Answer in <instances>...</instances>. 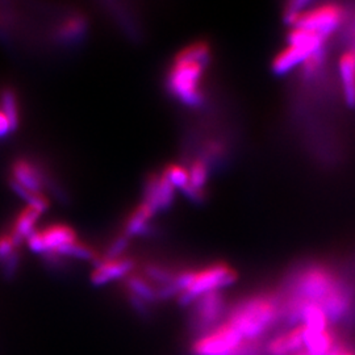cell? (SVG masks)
<instances>
[{
	"label": "cell",
	"mask_w": 355,
	"mask_h": 355,
	"mask_svg": "<svg viewBox=\"0 0 355 355\" xmlns=\"http://www.w3.org/2000/svg\"><path fill=\"white\" fill-rule=\"evenodd\" d=\"M210 62V49L205 43H194L178 54L169 77L170 91L188 105L201 103L200 77Z\"/></svg>",
	"instance_id": "6da1fadb"
},
{
	"label": "cell",
	"mask_w": 355,
	"mask_h": 355,
	"mask_svg": "<svg viewBox=\"0 0 355 355\" xmlns=\"http://www.w3.org/2000/svg\"><path fill=\"white\" fill-rule=\"evenodd\" d=\"M276 312L272 298H250L233 311L227 323L236 327L245 340H254L274 323Z\"/></svg>",
	"instance_id": "7a4b0ae2"
},
{
	"label": "cell",
	"mask_w": 355,
	"mask_h": 355,
	"mask_svg": "<svg viewBox=\"0 0 355 355\" xmlns=\"http://www.w3.org/2000/svg\"><path fill=\"white\" fill-rule=\"evenodd\" d=\"M236 274L225 265H214L198 272H183L181 274L174 287L182 291L185 301L201 298L207 294L217 292L219 288L234 282Z\"/></svg>",
	"instance_id": "3957f363"
},
{
	"label": "cell",
	"mask_w": 355,
	"mask_h": 355,
	"mask_svg": "<svg viewBox=\"0 0 355 355\" xmlns=\"http://www.w3.org/2000/svg\"><path fill=\"white\" fill-rule=\"evenodd\" d=\"M245 338L229 323L213 329L194 345L196 355H240Z\"/></svg>",
	"instance_id": "277c9868"
},
{
	"label": "cell",
	"mask_w": 355,
	"mask_h": 355,
	"mask_svg": "<svg viewBox=\"0 0 355 355\" xmlns=\"http://www.w3.org/2000/svg\"><path fill=\"white\" fill-rule=\"evenodd\" d=\"M298 287L305 303H312L320 307H323L325 300L338 288L333 275L323 267H313L305 271L298 281Z\"/></svg>",
	"instance_id": "5b68a950"
},
{
	"label": "cell",
	"mask_w": 355,
	"mask_h": 355,
	"mask_svg": "<svg viewBox=\"0 0 355 355\" xmlns=\"http://www.w3.org/2000/svg\"><path fill=\"white\" fill-rule=\"evenodd\" d=\"M342 19L343 10L340 6L325 4L311 11H305L304 14H300L296 24L298 28L312 30L325 39L327 34L341 24Z\"/></svg>",
	"instance_id": "8992f818"
},
{
	"label": "cell",
	"mask_w": 355,
	"mask_h": 355,
	"mask_svg": "<svg viewBox=\"0 0 355 355\" xmlns=\"http://www.w3.org/2000/svg\"><path fill=\"white\" fill-rule=\"evenodd\" d=\"M14 182L32 194H40L43 188V174L27 159H19L12 168Z\"/></svg>",
	"instance_id": "52a82bcc"
},
{
	"label": "cell",
	"mask_w": 355,
	"mask_h": 355,
	"mask_svg": "<svg viewBox=\"0 0 355 355\" xmlns=\"http://www.w3.org/2000/svg\"><path fill=\"white\" fill-rule=\"evenodd\" d=\"M43 243V253H57L58 250L69 243L77 241L75 232L66 225H53L39 232Z\"/></svg>",
	"instance_id": "ba28073f"
},
{
	"label": "cell",
	"mask_w": 355,
	"mask_h": 355,
	"mask_svg": "<svg viewBox=\"0 0 355 355\" xmlns=\"http://www.w3.org/2000/svg\"><path fill=\"white\" fill-rule=\"evenodd\" d=\"M320 52V49H313L308 46H296L290 45L284 52H282L274 61V71L276 74H284L291 70L301 62H305L314 53Z\"/></svg>",
	"instance_id": "9c48e42d"
},
{
	"label": "cell",
	"mask_w": 355,
	"mask_h": 355,
	"mask_svg": "<svg viewBox=\"0 0 355 355\" xmlns=\"http://www.w3.org/2000/svg\"><path fill=\"white\" fill-rule=\"evenodd\" d=\"M133 267V262L129 259H108L99 265V267L92 274V282L95 284H104L117 279Z\"/></svg>",
	"instance_id": "30bf717a"
},
{
	"label": "cell",
	"mask_w": 355,
	"mask_h": 355,
	"mask_svg": "<svg viewBox=\"0 0 355 355\" xmlns=\"http://www.w3.org/2000/svg\"><path fill=\"white\" fill-rule=\"evenodd\" d=\"M342 85L349 105H355V49L346 52L340 59Z\"/></svg>",
	"instance_id": "8fae6325"
},
{
	"label": "cell",
	"mask_w": 355,
	"mask_h": 355,
	"mask_svg": "<svg viewBox=\"0 0 355 355\" xmlns=\"http://www.w3.org/2000/svg\"><path fill=\"white\" fill-rule=\"evenodd\" d=\"M304 347L308 355H327L333 349V337L329 330L314 332L304 327Z\"/></svg>",
	"instance_id": "7c38bea8"
},
{
	"label": "cell",
	"mask_w": 355,
	"mask_h": 355,
	"mask_svg": "<svg viewBox=\"0 0 355 355\" xmlns=\"http://www.w3.org/2000/svg\"><path fill=\"white\" fill-rule=\"evenodd\" d=\"M223 312V298L219 292H211L201 296L198 305V318L201 324H212Z\"/></svg>",
	"instance_id": "4fadbf2b"
},
{
	"label": "cell",
	"mask_w": 355,
	"mask_h": 355,
	"mask_svg": "<svg viewBox=\"0 0 355 355\" xmlns=\"http://www.w3.org/2000/svg\"><path fill=\"white\" fill-rule=\"evenodd\" d=\"M41 212H39L36 208L29 205L27 210H24L23 212L19 214L16 223H14V229L11 232V236L14 239V245L17 246L24 237H28L29 234L33 232V225L36 223V220L39 219V216Z\"/></svg>",
	"instance_id": "5bb4252c"
},
{
	"label": "cell",
	"mask_w": 355,
	"mask_h": 355,
	"mask_svg": "<svg viewBox=\"0 0 355 355\" xmlns=\"http://www.w3.org/2000/svg\"><path fill=\"white\" fill-rule=\"evenodd\" d=\"M154 214V211L150 205H148L146 203H142L141 205L133 212V214L129 217L128 223H127V234H139L142 230L146 227L148 220Z\"/></svg>",
	"instance_id": "9a60e30c"
},
{
	"label": "cell",
	"mask_w": 355,
	"mask_h": 355,
	"mask_svg": "<svg viewBox=\"0 0 355 355\" xmlns=\"http://www.w3.org/2000/svg\"><path fill=\"white\" fill-rule=\"evenodd\" d=\"M1 110L4 114L7 116L11 129L19 127V110H17V100L14 91L7 88L1 92Z\"/></svg>",
	"instance_id": "2e32d148"
},
{
	"label": "cell",
	"mask_w": 355,
	"mask_h": 355,
	"mask_svg": "<svg viewBox=\"0 0 355 355\" xmlns=\"http://www.w3.org/2000/svg\"><path fill=\"white\" fill-rule=\"evenodd\" d=\"M188 172H190V185H188V187L201 192L203 185H205V182H207V174H208L207 166L201 161H196V162L192 163V166H191Z\"/></svg>",
	"instance_id": "e0dca14e"
},
{
	"label": "cell",
	"mask_w": 355,
	"mask_h": 355,
	"mask_svg": "<svg viewBox=\"0 0 355 355\" xmlns=\"http://www.w3.org/2000/svg\"><path fill=\"white\" fill-rule=\"evenodd\" d=\"M165 175L170 181L174 187H179L185 190L187 185H190V172L185 170V168L179 165H172L168 170L165 171Z\"/></svg>",
	"instance_id": "ac0fdd59"
},
{
	"label": "cell",
	"mask_w": 355,
	"mask_h": 355,
	"mask_svg": "<svg viewBox=\"0 0 355 355\" xmlns=\"http://www.w3.org/2000/svg\"><path fill=\"white\" fill-rule=\"evenodd\" d=\"M57 254H63V256H72L77 258H82V259H91L95 258V253L85 245H82L81 242L75 241L69 243L63 247H61L57 252Z\"/></svg>",
	"instance_id": "d6986e66"
},
{
	"label": "cell",
	"mask_w": 355,
	"mask_h": 355,
	"mask_svg": "<svg viewBox=\"0 0 355 355\" xmlns=\"http://www.w3.org/2000/svg\"><path fill=\"white\" fill-rule=\"evenodd\" d=\"M85 30V20L82 17H74L68 20L62 28L59 29V36L62 39H75Z\"/></svg>",
	"instance_id": "ffe728a7"
},
{
	"label": "cell",
	"mask_w": 355,
	"mask_h": 355,
	"mask_svg": "<svg viewBox=\"0 0 355 355\" xmlns=\"http://www.w3.org/2000/svg\"><path fill=\"white\" fill-rule=\"evenodd\" d=\"M285 343L288 347V352H298L301 347H304V325L295 327L287 334H284Z\"/></svg>",
	"instance_id": "44dd1931"
},
{
	"label": "cell",
	"mask_w": 355,
	"mask_h": 355,
	"mask_svg": "<svg viewBox=\"0 0 355 355\" xmlns=\"http://www.w3.org/2000/svg\"><path fill=\"white\" fill-rule=\"evenodd\" d=\"M129 287L136 295H139L141 298H148V300H152L154 298L153 290L139 278H130L129 279Z\"/></svg>",
	"instance_id": "7402d4cb"
},
{
	"label": "cell",
	"mask_w": 355,
	"mask_h": 355,
	"mask_svg": "<svg viewBox=\"0 0 355 355\" xmlns=\"http://www.w3.org/2000/svg\"><path fill=\"white\" fill-rule=\"evenodd\" d=\"M16 246L14 245V239L10 234H4L0 237V259H4V258H10L12 256V250Z\"/></svg>",
	"instance_id": "603a6c76"
},
{
	"label": "cell",
	"mask_w": 355,
	"mask_h": 355,
	"mask_svg": "<svg viewBox=\"0 0 355 355\" xmlns=\"http://www.w3.org/2000/svg\"><path fill=\"white\" fill-rule=\"evenodd\" d=\"M269 352L271 355H287L288 352V347H287V343H285V338L284 336H279L276 338H274L269 345Z\"/></svg>",
	"instance_id": "cb8c5ba5"
},
{
	"label": "cell",
	"mask_w": 355,
	"mask_h": 355,
	"mask_svg": "<svg viewBox=\"0 0 355 355\" xmlns=\"http://www.w3.org/2000/svg\"><path fill=\"white\" fill-rule=\"evenodd\" d=\"M127 246V239H119L117 241L112 243V246L108 250L107 258L108 259H116V256H119Z\"/></svg>",
	"instance_id": "d4e9b609"
},
{
	"label": "cell",
	"mask_w": 355,
	"mask_h": 355,
	"mask_svg": "<svg viewBox=\"0 0 355 355\" xmlns=\"http://www.w3.org/2000/svg\"><path fill=\"white\" fill-rule=\"evenodd\" d=\"M10 132H12L11 125H10V121H8L7 116L3 112V110L0 108V137L7 136Z\"/></svg>",
	"instance_id": "484cf974"
},
{
	"label": "cell",
	"mask_w": 355,
	"mask_h": 355,
	"mask_svg": "<svg viewBox=\"0 0 355 355\" xmlns=\"http://www.w3.org/2000/svg\"><path fill=\"white\" fill-rule=\"evenodd\" d=\"M327 355H355L354 352L352 350H342V349H332V352Z\"/></svg>",
	"instance_id": "4316f807"
},
{
	"label": "cell",
	"mask_w": 355,
	"mask_h": 355,
	"mask_svg": "<svg viewBox=\"0 0 355 355\" xmlns=\"http://www.w3.org/2000/svg\"><path fill=\"white\" fill-rule=\"evenodd\" d=\"M296 355H308L307 353H298Z\"/></svg>",
	"instance_id": "83f0119b"
}]
</instances>
